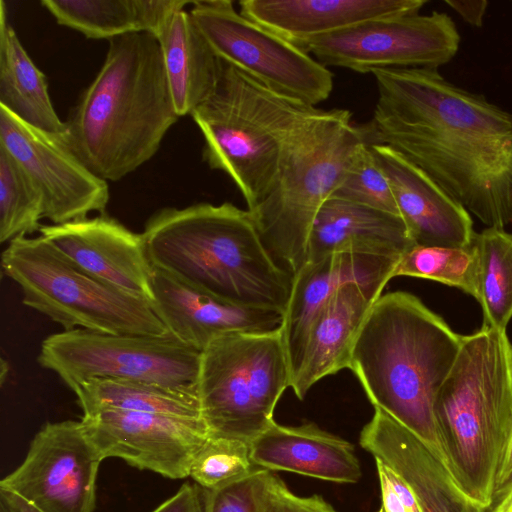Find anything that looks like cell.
Wrapping results in <instances>:
<instances>
[{"mask_svg": "<svg viewBox=\"0 0 512 512\" xmlns=\"http://www.w3.org/2000/svg\"><path fill=\"white\" fill-rule=\"evenodd\" d=\"M370 144L397 150L487 227L512 223V113L430 68L371 72Z\"/></svg>", "mask_w": 512, "mask_h": 512, "instance_id": "obj_1", "label": "cell"}, {"mask_svg": "<svg viewBox=\"0 0 512 512\" xmlns=\"http://www.w3.org/2000/svg\"><path fill=\"white\" fill-rule=\"evenodd\" d=\"M96 77L70 111L65 142L106 181L149 161L178 121L157 39L145 32L108 40Z\"/></svg>", "mask_w": 512, "mask_h": 512, "instance_id": "obj_2", "label": "cell"}, {"mask_svg": "<svg viewBox=\"0 0 512 512\" xmlns=\"http://www.w3.org/2000/svg\"><path fill=\"white\" fill-rule=\"evenodd\" d=\"M462 340L417 296L390 292L369 310L348 366L374 409L407 427L444 459L434 403Z\"/></svg>", "mask_w": 512, "mask_h": 512, "instance_id": "obj_3", "label": "cell"}, {"mask_svg": "<svg viewBox=\"0 0 512 512\" xmlns=\"http://www.w3.org/2000/svg\"><path fill=\"white\" fill-rule=\"evenodd\" d=\"M142 235L154 267L229 303L284 313L292 276L268 253L248 209L230 202L166 207Z\"/></svg>", "mask_w": 512, "mask_h": 512, "instance_id": "obj_4", "label": "cell"}, {"mask_svg": "<svg viewBox=\"0 0 512 512\" xmlns=\"http://www.w3.org/2000/svg\"><path fill=\"white\" fill-rule=\"evenodd\" d=\"M434 413L449 468L466 494L488 509L512 431V343L506 331L482 326L463 336Z\"/></svg>", "mask_w": 512, "mask_h": 512, "instance_id": "obj_5", "label": "cell"}, {"mask_svg": "<svg viewBox=\"0 0 512 512\" xmlns=\"http://www.w3.org/2000/svg\"><path fill=\"white\" fill-rule=\"evenodd\" d=\"M365 126L346 109H316L291 133L277 176L251 213L275 263L293 275L305 264L314 220L333 196L359 147Z\"/></svg>", "mask_w": 512, "mask_h": 512, "instance_id": "obj_6", "label": "cell"}, {"mask_svg": "<svg viewBox=\"0 0 512 512\" xmlns=\"http://www.w3.org/2000/svg\"><path fill=\"white\" fill-rule=\"evenodd\" d=\"M316 109L221 60L214 91L191 116L204 161L233 180L251 209L271 188L289 136Z\"/></svg>", "mask_w": 512, "mask_h": 512, "instance_id": "obj_7", "label": "cell"}, {"mask_svg": "<svg viewBox=\"0 0 512 512\" xmlns=\"http://www.w3.org/2000/svg\"><path fill=\"white\" fill-rule=\"evenodd\" d=\"M1 263L4 273L20 287L23 304L65 331L169 334L149 301L87 274L41 235L11 240Z\"/></svg>", "mask_w": 512, "mask_h": 512, "instance_id": "obj_8", "label": "cell"}, {"mask_svg": "<svg viewBox=\"0 0 512 512\" xmlns=\"http://www.w3.org/2000/svg\"><path fill=\"white\" fill-rule=\"evenodd\" d=\"M290 383L282 328L215 339L201 352L196 384L210 436L250 444L274 422Z\"/></svg>", "mask_w": 512, "mask_h": 512, "instance_id": "obj_9", "label": "cell"}, {"mask_svg": "<svg viewBox=\"0 0 512 512\" xmlns=\"http://www.w3.org/2000/svg\"><path fill=\"white\" fill-rule=\"evenodd\" d=\"M201 352L172 335L108 334L73 329L48 336L39 364L73 391L92 379H125L196 387Z\"/></svg>", "mask_w": 512, "mask_h": 512, "instance_id": "obj_10", "label": "cell"}, {"mask_svg": "<svg viewBox=\"0 0 512 512\" xmlns=\"http://www.w3.org/2000/svg\"><path fill=\"white\" fill-rule=\"evenodd\" d=\"M190 14L221 60L271 90L304 104L326 100L333 73L313 56L269 29L246 18L230 0H198Z\"/></svg>", "mask_w": 512, "mask_h": 512, "instance_id": "obj_11", "label": "cell"}, {"mask_svg": "<svg viewBox=\"0 0 512 512\" xmlns=\"http://www.w3.org/2000/svg\"><path fill=\"white\" fill-rule=\"evenodd\" d=\"M460 34L444 12L366 21L295 45L324 66L371 73L376 69L430 68L457 54Z\"/></svg>", "mask_w": 512, "mask_h": 512, "instance_id": "obj_12", "label": "cell"}, {"mask_svg": "<svg viewBox=\"0 0 512 512\" xmlns=\"http://www.w3.org/2000/svg\"><path fill=\"white\" fill-rule=\"evenodd\" d=\"M103 457L83 422L46 423L23 462L0 482L42 512H93Z\"/></svg>", "mask_w": 512, "mask_h": 512, "instance_id": "obj_13", "label": "cell"}, {"mask_svg": "<svg viewBox=\"0 0 512 512\" xmlns=\"http://www.w3.org/2000/svg\"><path fill=\"white\" fill-rule=\"evenodd\" d=\"M0 145L41 191L44 218L52 224L105 212L110 197L107 181L80 160L63 136L29 125L0 106Z\"/></svg>", "mask_w": 512, "mask_h": 512, "instance_id": "obj_14", "label": "cell"}, {"mask_svg": "<svg viewBox=\"0 0 512 512\" xmlns=\"http://www.w3.org/2000/svg\"><path fill=\"white\" fill-rule=\"evenodd\" d=\"M103 459L120 458L170 479L190 475L210 437L202 419L124 410H98L81 419Z\"/></svg>", "mask_w": 512, "mask_h": 512, "instance_id": "obj_15", "label": "cell"}, {"mask_svg": "<svg viewBox=\"0 0 512 512\" xmlns=\"http://www.w3.org/2000/svg\"><path fill=\"white\" fill-rule=\"evenodd\" d=\"M39 233L87 274L151 302L154 268L142 233L131 231L104 213L41 225Z\"/></svg>", "mask_w": 512, "mask_h": 512, "instance_id": "obj_16", "label": "cell"}, {"mask_svg": "<svg viewBox=\"0 0 512 512\" xmlns=\"http://www.w3.org/2000/svg\"><path fill=\"white\" fill-rule=\"evenodd\" d=\"M153 268V311L170 335L199 352L227 334L269 332L282 326L280 311L229 303Z\"/></svg>", "mask_w": 512, "mask_h": 512, "instance_id": "obj_17", "label": "cell"}, {"mask_svg": "<svg viewBox=\"0 0 512 512\" xmlns=\"http://www.w3.org/2000/svg\"><path fill=\"white\" fill-rule=\"evenodd\" d=\"M359 443L409 484L423 512L487 510L466 494L436 450L387 413L375 409Z\"/></svg>", "mask_w": 512, "mask_h": 512, "instance_id": "obj_18", "label": "cell"}, {"mask_svg": "<svg viewBox=\"0 0 512 512\" xmlns=\"http://www.w3.org/2000/svg\"><path fill=\"white\" fill-rule=\"evenodd\" d=\"M387 177L415 246L470 247L475 231L469 212L426 172L385 144H370Z\"/></svg>", "mask_w": 512, "mask_h": 512, "instance_id": "obj_19", "label": "cell"}, {"mask_svg": "<svg viewBox=\"0 0 512 512\" xmlns=\"http://www.w3.org/2000/svg\"><path fill=\"white\" fill-rule=\"evenodd\" d=\"M400 259L354 253H334L306 261L293 275L283 313L282 333L291 375L307 332L317 313L342 287L356 283L383 291Z\"/></svg>", "mask_w": 512, "mask_h": 512, "instance_id": "obj_20", "label": "cell"}, {"mask_svg": "<svg viewBox=\"0 0 512 512\" xmlns=\"http://www.w3.org/2000/svg\"><path fill=\"white\" fill-rule=\"evenodd\" d=\"M426 0H242L246 18L296 44L354 25L419 14Z\"/></svg>", "mask_w": 512, "mask_h": 512, "instance_id": "obj_21", "label": "cell"}, {"mask_svg": "<svg viewBox=\"0 0 512 512\" xmlns=\"http://www.w3.org/2000/svg\"><path fill=\"white\" fill-rule=\"evenodd\" d=\"M381 295L380 290L348 284L317 313L291 375L290 387L298 399L322 378L348 368L358 332Z\"/></svg>", "mask_w": 512, "mask_h": 512, "instance_id": "obj_22", "label": "cell"}, {"mask_svg": "<svg viewBox=\"0 0 512 512\" xmlns=\"http://www.w3.org/2000/svg\"><path fill=\"white\" fill-rule=\"evenodd\" d=\"M255 466L286 471L336 483L361 478L354 446L314 423L283 426L275 421L250 443Z\"/></svg>", "mask_w": 512, "mask_h": 512, "instance_id": "obj_23", "label": "cell"}, {"mask_svg": "<svg viewBox=\"0 0 512 512\" xmlns=\"http://www.w3.org/2000/svg\"><path fill=\"white\" fill-rule=\"evenodd\" d=\"M414 246L400 216L331 197L312 225L306 261L334 253L401 259Z\"/></svg>", "mask_w": 512, "mask_h": 512, "instance_id": "obj_24", "label": "cell"}, {"mask_svg": "<svg viewBox=\"0 0 512 512\" xmlns=\"http://www.w3.org/2000/svg\"><path fill=\"white\" fill-rule=\"evenodd\" d=\"M155 38L176 112L191 115L214 91L221 59L185 9L175 12Z\"/></svg>", "mask_w": 512, "mask_h": 512, "instance_id": "obj_25", "label": "cell"}, {"mask_svg": "<svg viewBox=\"0 0 512 512\" xmlns=\"http://www.w3.org/2000/svg\"><path fill=\"white\" fill-rule=\"evenodd\" d=\"M0 106L38 129L64 136L66 124L53 107L48 82L21 44L0 1Z\"/></svg>", "mask_w": 512, "mask_h": 512, "instance_id": "obj_26", "label": "cell"}, {"mask_svg": "<svg viewBox=\"0 0 512 512\" xmlns=\"http://www.w3.org/2000/svg\"><path fill=\"white\" fill-rule=\"evenodd\" d=\"M73 392L83 414L113 409L202 419L196 387H171L125 379H92L77 386Z\"/></svg>", "mask_w": 512, "mask_h": 512, "instance_id": "obj_27", "label": "cell"}, {"mask_svg": "<svg viewBox=\"0 0 512 512\" xmlns=\"http://www.w3.org/2000/svg\"><path fill=\"white\" fill-rule=\"evenodd\" d=\"M471 246L477 261L482 326L506 331L512 318V233L487 227L475 233Z\"/></svg>", "mask_w": 512, "mask_h": 512, "instance_id": "obj_28", "label": "cell"}, {"mask_svg": "<svg viewBox=\"0 0 512 512\" xmlns=\"http://www.w3.org/2000/svg\"><path fill=\"white\" fill-rule=\"evenodd\" d=\"M56 22L89 39L150 32L148 0H42Z\"/></svg>", "mask_w": 512, "mask_h": 512, "instance_id": "obj_29", "label": "cell"}, {"mask_svg": "<svg viewBox=\"0 0 512 512\" xmlns=\"http://www.w3.org/2000/svg\"><path fill=\"white\" fill-rule=\"evenodd\" d=\"M44 212L41 191L0 145V242L39 231Z\"/></svg>", "mask_w": 512, "mask_h": 512, "instance_id": "obj_30", "label": "cell"}, {"mask_svg": "<svg viewBox=\"0 0 512 512\" xmlns=\"http://www.w3.org/2000/svg\"><path fill=\"white\" fill-rule=\"evenodd\" d=\"M429 279L478 298L477 261L472 248L414 246L399 260L393 278Z\"/></svg>", "mask_w": 512, "mask_h": 512, "instance_id": "obj_31", "label": "cell"}, {"mask_svg": "<svg viewBox=\"0 0 512 512\" xmlns=\"http://www.w3.org/2000/svg\"><path fill=\"white\" fill-rule=\"evenodd\" d=\"M257 468L250 444L210 436L195 456L189 476L201 489L212 490L245 478Z\"/></svg>", "mask_w": 512, "mask_h": 512, "instance_id": "obj_32", "label": "cell"}, {"mask_svg": "<svg viewBox=\"0 0 512 512\" xmlns=\"http://www.w3.org/2000/svg\"><path fill=\"white\" fill-rule=\"evenodd\" d=\"M332 197L400 216L390 183L378 166L370 143H363Z\"/></svg>", "mask_w": 512, "mask_h": 512, "instance_id": "obj_33", "label": "cell"}, {"mask_svg": "<svg viewBox=\"0 0 512 512\" xmlns=\"http://www.w3.org/2000/svg\"><path fill=\"white\" fill-rule=\"evenodd\" d=\"M268 472L257 468L233 483L212 490L202 489L203 512H259Z\"/></svg>", "mask_w": 512, "mask_h": 512, "instance_id": "obj_34", "label": "cell"}, {"mask_svg": "<svg viewBox=\"0 0 512 512\" xmlns=\"http://www.w3.org/2000/svg\"><path fill=\"white\" fill-rule=\"evenodd\" d=\"M259 512H338L320 495L302 497L288 489L279 476L269 471Z\"/></svg>", "mask_w": 512, "mask_h": 512, "instance_id": "obj_35", "label": "cell"}, {"mask_svg": "<svg viewBox=\"0 0 512 512\" xmlns=\"http://www.w3.org/2000/svg\"><path fill=\"white\" fill-rule=\"evenodd\" d=\"M382 506L380 512H423L409 484L386 463L375 459Z\"/></svg>", "mask_w": 512, "mask_h": 512, "instance_id": "obj_36", "label": "cell"}, {"mask_svg": "<svg viewBox=\"0 0 512 512\" xmlns=\"http://www.w3.org/2000/svg\"><path fill=\"white\" fill-rule=\"evenodd\" d=\"M152 512H203L202 489L186 482Z\"/></svg>", "mask_w": 512, "mask_h": 512, "instance_id": "obj_37", "label": "cell"}, {"mask_svg": "<svg viewBox=\"0 0 512 512\" xmlns=\"http://www.w3.org/2000/svg\"><path fill=\"white\" fill-rule=\"evenodd\" d=\"M445 3L455 10L467 23L481 27L488 7L486 0H446Z\"/></svg>", "mask_w": 512, "mask_h": 512, "instance_id": "obj_38", "label": "cell"}, {"mask_svg": "<svg viewBox=\"0 0 512 512\" xmlns=\"http://www.w3.org/2000/svg\"><path fill=\"white\" fill-rule=\"evenodd\" d=\"M0 512H42L20 496L0 488Z\"/></svg>", "mask_w": 512, "mask_h": 512, "instance_id": "obj_39", "label": "cell"}, {"mask_svg": "<svg viewBox=\"0 0 512 512\" xmlns=\"http://www.w3.org/2000/svg\"><path fill=\"white\" fill-rule=\"evenodd\" d=\"M510 483H512V431L498 470L495 486V496Z\"/></svg>", "mask_w": 512, "mask_h": 512, "instance_id": "obj_40", "label": "cell"}, {"mask_svg": "<svg viewBox=\"0 0 512 512\" xmlns=\"http://www.w3.org/2000/svg\"><path fill=\"white\" fill-rule=\"evenodd\" d=\"M498 494H501V496L498 497L497 503L492 506L489 512H512V483Z\"/></svg>", "mask_w": 512, "mask_h": 512, "instance_id": "obj_41", "label": "cell"}, {"mask_svg": "<svg viewBox=\"0 0 512 512\" xmlns=\"http://www.w3.org/2000/svg\"><path fill=\"white\" fill-rule=\"evenodd\" d=\"M2 364H1V381L3 382L5 377L4 375L6 374V371H8V365L5 363L4 359L1 360Z\"/></svg>", "mask_w": 512, "mask_h": 512, "instance_id": "obj_42", "label": "cell"}]
</instances>
